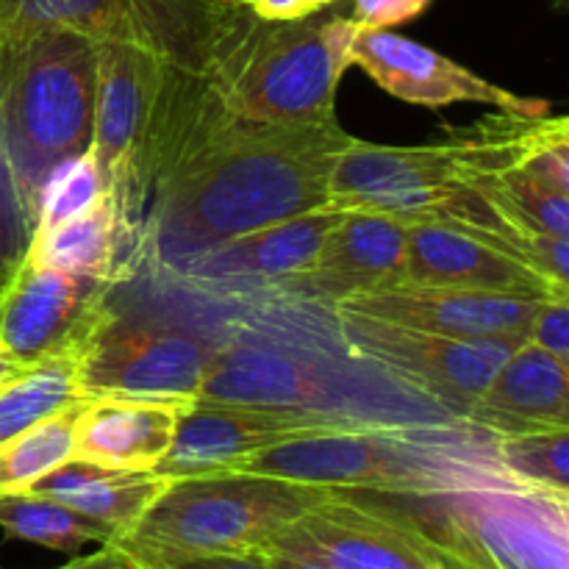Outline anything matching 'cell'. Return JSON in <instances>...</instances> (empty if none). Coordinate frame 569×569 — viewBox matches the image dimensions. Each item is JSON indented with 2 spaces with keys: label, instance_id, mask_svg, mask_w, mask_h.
Segmentation results:
<instances>
[{
  "label": "cell",
  "instance_id": "cell-38",
  "mask_svg": "<svg viewBox=\"0 0 569 569\" xmlns=\"http://www.w3.org/2000/svg\"><path fill=\"white\" fill-rule=\"evenodd\" d=\"M239 3H248V0H239Z\"/></svg>",
  "mask_w": 569,
  "mask_h": 569
},
{
  "label": "cell",
  "instance_id": "cell-11",
  "mask_svg": "<svg viewBox=\"0 0 569 569\" xmlns=\"http://www.w3.org/2000/svg\"><path fill=\"white\" fill-rule=\"evenodd\" d=\"M117 283L56 270L26 256L0 292V353L20 367L72 359L117 315L109 295Z\"/></svg>",
  "mask_w": 569,
  "mask_h": 569
},
{
  "label": "cell",
  "instance_id": "cell-3",
  "mask_svg": "<svg viewBox=\"0 0 569 569\" xmlns=\"http://www.w3.org/2000/svg\"><path fill=\"white\" fill-rule=\"evenodd\" d=\"M211 350L198 400L322 417L339 428L459 422L345 348L333 303L264 298Z\"/></svg>",
  "mask_w": 569,
  "mask_h": 569
},
{
  "label": "cell",
  "instance_id": "cell-23",
  "mask_svg": "<svg viewBox=\"0 0 569 569\" xmlns=\"http://www.w3.org/2000/svg\"><path fill=\"white\" fill-rule=\"evenodd\" d=\"M167 483L170 481L156 472L111 470V467L67 459L64 465L53 467L39 481H33L26 492L59 500L67 509L103 526L111 539H122L137 528Z\"/></svg>",
  "mask_w": 569,
  "mask_h": 569
},
{
  "label": "cell",
  "instance_id": "cell-35",
  "mask_svg": "<svg viewBox=\"0 0 569 569\" xmlns=\"http://www.w3.org/2000/svg\"><path fill=\"white\" fill-rule=\"evenodd\" d=\"M59 569H144V567L139 565L126 548H120L117 542H106L100 545V550H94V553L70 561V565Z\"/></svg>",
  "mask_w": 569,
  "mask_h": 569
},
{
  "label": "cell",
  "instance_id": "cell-2",
  "mask_svg": "<svg viewBox=\"0 0 569 569\" xmlns=\"http://www.w3.org/2000/svg\"><path fill=\"white\" fill-rule=\"evenodd\" d=\"M567 128V117L498 111L459 128L445 142L420 148L353 139L333 164L328 203L383 211L406 222H448L489 233L567 287L569 239L526 231L489 198V181L520 167L539 144Z\"/></svg>",
  "mask_w": 569,
  "mask_h": 569
},
{
  "label": "cell",
  "instance_id": "cell-10",
  "mask_svg": "<svg viewBox=\"0 0 569 569\" xmlns=\"http://www.w3.org/2000/svg\"><path fill=\"white\" fill-rule=\"evenodd\" d=\"M345 348L392 381L465 420L495 372L528 337H445L337 309Z\"/></svg>",
  "mask_w": 569,
  "mask_h": 569
},
{
  "label": "cell",
  "instance_id": "cell-29",
  "mask_svg": "<svg viewBox=\"0 0 569 569\" xmlns=\"http://www.w3.org/2000/svg\"><path fill=\"white\" fill-rule=\"evenodd\" d=\"M106 198V176L92 148L50 172L39 194L37 228H53L92 209Z\"/></svg>",
  "mask_w": 569,
  "mask_h": 569
},
{
  "label": "cell",
  "instance_id": "cell-20",
  "mask_svg": "<svg viewBox=\"0 0 569 569\" xmlns=\"http://www.w3.org/2000/svg\"><path fill=\"white\" fill-rule=\"evenodd\" d=\"M409 222L370 209H348L331 228L315 267L283 295L333 303L406 281Z\"/></svg>",
  "mask_w": 569,
  "mask_h": 569
},
{
  "label": "cell",
  "instance_id": "cell-24",
  "mask_svg": "<svg viewBox=\"0 0 569 569\" xmlns=\"http://www.w3.org/2000/svg\"><path fill=\"white\" fill-rule=\"evenodd\" d=\"M28 256L56 270L120 283L137 272L142 253L122 228L109 194L72 220L37 228Z\"/></svg>",
  "mask_w": 569,
  "mask_h": 569
},
{
  "label": "cell",
  "instance_id": "cell-12",
  "mask_svg": "<svg viewBox=\"0 0 569 569\" xmlns=\"http://www.w3.org/2000/svg\"><path fill=\"white\" fill-rule=\"evenodd\" d=\"M211 348L192 333L111 317L76 361L81 398H144L192 403L203 387Z\"/></svg>",
  "mask_w": 569,
  "mask_h": 569
},
{
  "label": "cell",
  "instance_id": "cell-6",
  "mask_svg": "<svg viewBox=\"0 0 569 569\" xmlns=\"http://www.w3.org/2000/svg\"><path fill=\"white\" fill-rule=\"evenodd\" d=\"M98 42L67 28L0 33V139L37 222L50 172L92 144Z\"/></svg>",
  "mask_w": 569,
  "mask_h": 569
},
{
  "label": "cell",
  "instance_id": "cell-19",
  "mask_svg": "<svg viewBox=\"0 0 569 569\" xmlns=\"http://www.w3.org/2000/svg\"><path fill=\"white\" fill-rule=\"evenodd\" d=\"M406 281L533 298L569 295V287L545 276L511 244L448 222H409Z\"/></svg>",
  "mask_w": 569,
  "mask_h": 569
},
{
  "label": "cell",
  "instance_id": "cell-21",
  "mask_svg": "<svg viewBox=\"0 0 569 569\" xmlns=\"http://www.w3.org/2000/svg\"><path fill=\"white\" fill-rule=\"evenodd\" d=\"M465 420L492 437L569 428V365L526 339Z\"/></svg>",
  "mask_w": 569,
  "mask_h": 569
},
{
  "label": "cell",
  "instance_id": "cell-22",
  "mask_svg": "<svg viewBox=\"0 0 569 569\" xmlns=\"http://www.w3.org/2000/svg\"><path fill=\"white\" fill-rule=\"evenodd\" d=\"M178 400L83 398L72 437V459L111 470L150 472L170 450Z\"/></svg>",
  "mask_w": 569,
  "mask_h": 569
},
{
  "label": "cell",
  "instance_id": "cell-8",
  "mask_svg": "<svg viewBox=\"0 0 569 569\" xmlns=\"http://www.w3.org/2000/svg\"><path fill=\"white\" fill-rule=\"evenodd\" d=\"M331 489L253 472L167 483L128 537L111 539L139 565L178 556L259 553L272 537Z\"/></svg>",
  "mask_w": 569,
  "mask_h": 569
},
{
  "label": "cell",
  "instance_id": "cell-30",
  "mask_svg": "<svg viewBox=\"0 0 569 569\" xmlns=\"http://www.w3.org/2000/svg\"><path fill=\"white\" fill-rule=\"evenodd\" d=\"M33 231H37V222L22 203L14 170L0 139V292L11 281L17 267L26 261Z\"/></svg>",
  "mask_w": 569,
  "mask_h": 569
},
{
  "label": "cell",
  "instance_id": "cell-5",
  "mask_svg": "<svg viewBox=\"0 0 569 569\" xmlns=\"http://www.w3.org/2000/svg\"><path fill=\"white\" fill-rule=\"evenodd\" d=\"M353 17L261 20L244 9L206 67L228 114L276 128L337 126V89L350 67Z\"/></svg>",
  "mask_w": 569,
  "mask_h": 569
},
{
  "label": "cell",
  "instance_id": "cell-31",
  "mask_svg": "<svg viewBox=\"0 0 569 569\" xmlns=\"http://www.w3.org/2000/svg\"><path fill=\"white\" fill-rule=\"evenodd\" d=\"M528 342L569 365V295L545 298L528 326Z\"/></svg>",
  "mask_w": 569,
  "mask_h": 569
},
{
  "label": "cell",
  "instance_id": "cell-36",
  "mask_svg": "<svg viewBox=\"0 0 569 569\" xmlns=\"http://www.w3.org/2000/svg\"><path fill=\"white\" fill-rule=\"evenodd\" d=\"M259 553L264 556L267 565H270L272 569H333L322 559H317V556L303 553V550L264 548V550H259Z\"/></svg>",
  "mask_w": 569,
  "mask_h": 569
},
{
  "label": "cell",
  "instance_id": "cell-37",
  "mask_svg": "<svg viewBox=\"0 0 569 569\" xmlns=\"http://www.w3.org/2000/svg\"><path fill=\"white\" fill-rule=\"evenodd\" d=\"M26 370H31V367H20L17 361H11L9 356L0 353V389H3L6 383L14 381V378H20Z\"/></svg>",
  "mask_w": 569,
  "mask_h": 569
},
{
  "label": "cell",
  "instance_id": "cell-27",
  "mask_svg": "<svg viewBox=\"0 0 569 569\" xmlns=\"http://www.w3.org/2000/svg\"><path fill=\"white\" fill-rule=\"evenodd\" d=\"M76 361L53 359L31 367L0 389V445L78 400Z\"/></svg>",
  "mask_w": 569,
  "mask_h": 569
},
{
  "label": "cell",
  "instance_id": "cell-14",
  "mask_svg": "<svg viewBox=\"0 0 569 569\" xmlns=\"http://www.w3.org/2000/svg\"><path fill=\"white\" fill-rule=\"evenodd\" d=\"M345 211L328 203L228 239L189 261L172 281L220 300L278 298L315 267L322 242Z\"/></svg>",
  "mask_w": 569,
  "mask_h": 569
},
{
  "label": "cell",
  "instance_id": "cell-16",
  "mask_svg": "<svg viewBox=\"0 0 569 569\" xmlns=\"http://www.w3.org/2000/svg\"><path fill=\"white\" fill-rule=\"evenodd\" d=\"M326 431H348V428L295 411L192 400L178 417L170 450L150 472L167 481L237 472L244 461L272 445Z\"/></svg>",
  "mask_w": 569,
  "mask_h": 569
},
{
  "label": "cell",
  "instance_id": "cell-34",
  "mask_svg": "<svg viewBox=\"0 0 569 569\" xmlns=\"http://www.w3.org/2000/svg\"><path fill=\"white\" fill-rule=\"evenodd\" d=\"M337 0H248V9L261 20H303V17L320 14L326 6Z\"/></svg>",
  "mask_w": 569,
  "mask_h": 569
},
{
  "label": "cell",
  "instance_id": "cell-25",
  "mask_svg": "<svg viewBox=\"0 0 569 569\" xmlns=\"http://www.w3.org/2000/svg\"><path fill=\"white\" fill-rule=\"evenodd\" d=\"M0 531L9 539L39 545L56 553H78L83 545L111 542V533L59 500L33 492H11L0 498Z\"/></svg>",
  "mask_w": 569,
  "mask_h": 569
},
{
  "label": "cell",
  "instance_id": "cell-32",
  "mask_svg": "<svg viewBox=\"0 0 569 569\" xmlns=\"http://www.w3.org/2000/svg\"><path fill=\"white\" fill-rule=\"evenodd\" d=\"M433 0H353V20L361 28H395L415 20Z\"/></svg>",
  "mask_w": 569,
  "mask_h": 569
},
{
  "label": "cell",
  "instance_id": "cell-26",
  "mask_svg": "<svg viewBox=\"0 0 569 569\" xmlns=\"http://www.w3.org/2000/svg\"><path fill=\"white\" fill-rule=\"evenodd\" d=\"M81 406L83 398L72 400L70 406L0 445V498L11 492H26L44 472L72 459V437H76Z\"/></svg>",
  "mask_w": 569,
  "mask_h": 569
},
{
  "label": "cell",
  "instance_id": "cell-9",
  "mask_svg": "<svg viewBox=\"0 0 569 569\" xmlns=\"http://www.w3.org/2000/svg\"><path fill=\"white\" fill-rule=\"evenodd\" d=\"M244 9L239 0H0V33L67 28L203 72Z\"/></svg>",
  "mask_w": 569,
  "mask_h": 569
},
{
  "label": "cell",
  "instance_id": "cell-13",
  "mask_svg": "<svg viewBox=\"0 0 569 569\" xmlns=\"http://www.w3.org/2000/svg\"><path fill=\"white\" fill-rule=\"evenodd\" d=\"M333 569H442L431 542L381 495L331 489L267 542Z\"/></svg>",
  "mask_w": 569,
  "mask_h": 569
},
{
  "label": "cell",
  "instance_id": "cell-18",
  "mask_svg": "<svg viewBox=\"0 0 569 569\" xmlns=\"http://www.w3.org/2000/svg\"><path fill=\"white\" fill-rule=\"evenodd\" d=\"M545 298L483 289L433 287V283L400 281L395 287L350 295L337 309L356 311L372 320L395 322L445 337H528L533 315Z\"/></svg>",
  "mask_w": 569,
  "mask_h": 569
},
{
  "label": "cell",
  "instance_id": "cell-1",
  "mask_svg": "<svg viewBox=\"0 0 569 569\" xmlns=\"http://www.w3.org/2000/svg\"><path fill=\"white\" fill-rule=\"evenodd\" d=\"M342 128H276L228 117L159 183L144 222V261L176 278L233 237L328 206Z\"/></svg>",
  "mask_w": 569,
  "mask_h": 569
},
{
  "label": "cell",
  "instance_id": "cell-33",
  "mask_svg": "<svg viewBox=\"0 0 569 569\" xmlns=\"http://www.w3.org/2000/svg\"><path fill=\"white\" fill-rule=\"evenodd\" d=\"M144 569H272L261 553H209V556H178L142 565Z\"/></svg>",
  "mask_w": 569,
  "mask_h": 569
},
{
  "label": "cell",
  "instance_id": "cell-7",
  "mask_svg": "<svg viewBox=\"0 0 569 569\" xmlns=\"http://www.w3.org/2000/svg\"><path fill=\"white\" fill-rule=\"evenodd\" d=\"M381 498L431 542L442 569H569V495L495 483Z\"/></svg>",
  "mask_w": 569,
  "mask_h": 569
},
{
  "label": "cell",
  "instance_id": "cell-15",
  "mask_svg": "<svg viewBox=\"0 0 569 569\" xmlns=\"http://www.w3.org/2000/svg\"><path fill=\"white\" fill-rule=\"evenodd\" d=\"M361 67L383 92L426 109L450 103L495 106L503 114L542 117L550 114L548 100L520 98L487 78L476 76L439 50L426 48L392 28H356L350 42V67Z\"/></svg>",
  "mask_w": 569,
  "mask_h": 569
},
{
  "label": "cell",
  "instance_id": "cell-28",
  "mask_svg": "<svg viewBox=\"0 0 569 569\" xmlns=\"http://www.w3.org/2000/svg\"><path fill=\"white\" fill-rule=\"evenodd\" d=\"M495 450L506 472L526 487L569 495V428L495 437Z\"/></svg>",
  "mask_w": 569,
  "mask_h": 569
},
{
  "label": "cell",
  "instance_id": "cell-17",
  "mask_svg": "<svg viewBox=\"0 0 569 569\" xmlns=\"http://www.w3.org/2000/svg\"><path fill=\"white\" fill-rule=\"evenodd\" d=\"M170 61L122 42H98L92 153L106 176V194L120 200L159 106Z\"/></svg>",
  "mask_w": 569,
  "mask_h": 569
},
{
  "label": "cell",
  "instance_id": "cell-4",
  "mask_svg": "<svg viewBox=\"0 0 569 569\" xmlns=\"http://www.w3.org/2000/svg\"><path fill=\"white\" fill-rule=\"evenodd\" d=\"M237 472L376 495H439L520 483L500 465L492 433L467 420L311 433L261 450Z\"/></svg>",
  "mask_w": 569,
  "mask_h": 569
}]
</instances>
